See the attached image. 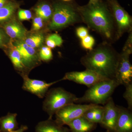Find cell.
<instances>
[{
	"label": "cell",
	"mask_w": 132,
	"mask_h": 132,
	"mask_svg": "<svg viewBox=\"0 0 132 132\" xmlns=\"http://www.w3.org/2000/svg\"><path fill=\"white\" fill-rule=\"evenodd\" d=\"M115 79H106L100 81L88 88L82 97L77 98L75 103L104 105L113 94L116 88L120 86Z\"/></svg>",
	"instance_id": "277c9868"
},
{
	"label": "cell",
	"mask_w": 132,
	"mask_h": 132,
	"mask_svg": "<svg viewBox=\"0 0 132 132\" xmlns=\"http://www.w3.org/2000/svg\"><path fill=\"white\" fill-rule=\"evenodd\" d=\"M118 115V106L112 97L104 105V113L101 125L107 130L114 132Z\"/></svg>",
	"instance_id": "7c38bea8"
},
{
	"label": "cell",
	"mask_w": 132,
	"mask_h": 132,
	"mask_svg": "<svg viewBox=\"0 0 132 132\" xmlns=\"http://www.w3.org/2000/svg\"><path fill=\"white\" fill-rule=\"evenodd\" d=\"M118 115L114 132H132V113L128 108L118 106Z\"/></svg>",
	"instance_id": "5bb4252c"
},
{
	"label": "cell",
	"mask_w": 132,
	"mask_h": 132,
	"mask_svg": "<svg viewBox=\"0 0 132 132\" xmlns=\"http://www.w3.org/2000/svg\"><path fill=\"white\" fill-rule=\"evenodd\" d=\"M43 102L42 109L48 114V118L62 107L75 102L78 97L61 87L54 88L48 90Z\"/></svg>",
	"instance_id": "5b68a950"
},
{
	"label": "cell",
	"mask_w": 132,
	"mask_h": 132,
	"mask_svg": "<svg viewBox=\"0 0 132 132\" xmlns=\"http://www.w3.org/2000/svg\"><path fill=\"white\" fill-rule=\"evenodd\" d=\"M132 53V43L126 42L119 54L116 71L115 79L120 85L125 86L132 82V66L130 60Z\"/></svg>",
	"instance_id": "8992f818"
},
{
	"label": "cell",
	"mask_w": 132,
	"mask_h": 132,
	"mask_svg": "<svg viewBox=\"0 0 132 132\" xmlns=\"http://www.w3.org/2000/svg\"><path fill=\"white\" fill-rule=\"evenodd\" d=\"M81 45L85 49L91 51L93 49L95 40L92 36L87 35L86 37L81 39Z\"/></svg>",
	"instance_id": "484cf974"
},
{
	"label": "cell",
	"mask_w": 132,
	"mask_h": 132,
	"mask_svg": "<svg viewBox=\"0 0 132 132\" xmlns=\"http://www.w3.org/2000/svg\"><path fill=\"white\" fill-rule=\"evenodd\" d=\"M76 34L80 39L86 37L88 35V29L84 27H80L76 29Z\"/></svg>",
	"instance_id": "4dcf8cb0"
},
{
	"label": "cell",
	"mask_w": 132,
	"mask_h": 132,
	"mask_svg": "<svg viewBox=\"0 0 132 132\" xmlns=\"http://www.w3.org/2000/svg\"><path fill=\"white\" fill-rule=\"evenodd\" d=\"M11 1H13V0H11Z\"/></svg>",
	"instance_id": "8d00e7d4"
},
{
	"label": "cell",
	"mask_w": 132,
	"mask_h": 132,
	"mask_svg": "<svg viewBox=\"0 0 132 132\" xmlns=\"http://www.w3.org/2000/svg\"><path fill=\"white\" fill-rule=\"evenodd\" d=\"M95 104L72 103L65 106L55 113V120L62 125H67L72 120L82 116L85 111Z\"/></svg>",
	"instance_id": "ba28073f"
},
{
	"label": "cell",
	"mask_w": 132,
	"mask_h": 132,
	"mask_svg": "<svg viewBox=\"0 0 132 132\" xmlns=\"http://www.w3.org/2000/svg\"><path fill=\"white\" fill-rule=\"evenodd\" d=\"M45 39L44 34L38 32H32L29 35H27L22 41L27 45L36 49L42 47Z\"/></svg>",
	"instance_id": "44dd1931"
},
{
	"label": "cell",
	"mask_w": 132,
	"mask_h": 132,
	"mask_svg": "<svg viewBox=\"0 0 132 132\" xmlns=\"http://www.w3.org/2000/svg\"><path fill=\"white\" fill-rule=\"evenodd\" d=\"M44 21L39 16H36L33 20L32 31V32H38L43 28L44 26Z\"/></svg>",
	"instance_id": "4316f807"
},
{
	"label": "cell",
	"mask_w": 132,
	"mask_h": 132,
	"mask_svg": "<svg viewBox=\"0 0 132 132\" xmlns=\"http://www.w3.org/2000/svg\"><path fill=\"white\" fill-rule=\"evenodd\" d=\"M77 9L82 21L100 34L105 42L110 43L117 40L113 17L107 4L100 0Z\"/></svg>",
	"instance_id": "6da1fadb"
},
{
	"label": "cell",
	"mask_w": 132,
	"mask_h": 132,
	"mask_svg": "<svg viewBox=\"0 0 132 132\" xmlns=\"http://www.w3.org/2000/svg\"><path fill=\"white\" fill-rule=\"evenodd\" d=\"M17 113H8L0 118V132H11L19 128Z\"/></svg>",
	"instance_id": "d6986e66"
},
{
	"label": "cell",
	"mask_w": 132,
	"mask_h": 132,
	"mask_svg": "<svg viewBox=\"0 0 132 132\" xmlns=\"http://www.w3.org/2000/svg\"><path fill=\"white\" fill-rule=\"evenodd\" d=\"M53 12L48 29L56 31L82 22L77 7L68 3L57 2L53 6Z\"/></svg>",
	"instance_id": "3957f363"
},
{
	"label": "cell",
	"mask_w": 132,
	"mask_h": 132,
	"mask_svg": "<svg viewBox=\"0 0 132 132\" xmlns=\"http://www.w3.org/2000/svg\"><path fill=\"white\" fill-rule=\"evenodd\" d=\"M12 43L19 51L22 63L29 73L42 64L39 53L22 40H13Z\"/></svg>",
	"instance_id": "9c48e42d"
},
{
	"label": "cell",
	"mask_w": 132,
	"mask_h": 132,
	"mask_svg": "<svg viewBox=\"0 0 132 132\" xmlns=\"http://www.w3.org/2000/svg\"><path fill=\"white\" fill-rule=\"evenodd\" d=\"M4 50L12 62L15 69L18 71V73L20 75H28L29 73L22 63L19 51L12 44V40L10 44Z\"/></svg>",
	"instance_id": "9a60e30c"
},
{
	"label": "cell",
	"mask_w": 132,
	"mask_h": 132,
	"mask_svg": "<svg viewBox=\"0 0 132 132\" xmlns=\"http://www.w3.org/2000/svg\"><path fill=\"white\" fill-rule=\"evenodd\" d=\"M61 79L62 81H71L90 88L100 81L106 79L93 71L86 69L85 71L81 72L73 71L67 73Z\"/></svg>",
	"instance_id": "30bf717a"
},
{
	"label": "cell",
	"mask_w": 132,
	"mask_h": 132,
	"mask_svg": "<svg viewBox=\"0 0 132 132\" xmlns=\"http://www.w3.org/2000/svg\"><path fill=\"white\" fill-rule=\"evenodd\" d=\"M108 4L115 24L116 39H119L125 33L131 32L132 17L117 0H109Z\"/></svg>",
	"instance_id": "52a82bcc"
},
{
	"label": "cell",
	"mask_w": 132,
	"mask_h": 132,
	"mask_svg": "<svg viewBox=\"0 0 132 132\" xmlns=\"http://www.w3.org/2000/svg\"><path fill=\"white\" fill-rule=\"evenodd\" d=\"M45 43L47 46L50 48L60 47L63 42L61 36L57 34H53L48 36L45 39Z\"/></svg>",
	"instance_id": "7402d4cb"
},
{
	"label": "cell",
	"mask_w": 132,
	"mask_h": 132,
	"mask_svg": "<svg viewBox=\"0 0 132 132\" xmlns=\"http://www.w3.org/2000/svg\"><path fill=\"white\" fill-rule=\"evenodd\" d=\"M104 113V106L97 105L95 107L94 122L96 124L101 123Z\"/></svg>",
	"instance_id": "f1b7e54d"
},
{
	"label": "cell",
	"mask_w": 132,
	"mask_h": 132,
	"mask_svg": "<svg viewBox=\"0 0 132 132\" xmlns=\"http://www.w3.org/2000/svg\"><path fill=\"white\" fill-rule=\"evenodd\" d=\"M110 44L104 42L89 51L80 60L86 69L93 71L106 79H115L119 55Z\"/></svg>",
	"instance_id": "7a4b0ae2"
},
{
	"label": "cell",
	"mask_w": 132,
	"mask_h": 132,
	"mask_svg": "<svg viewBox=\"0 0 132 132\" xmlns=\"http://www.w3.org/2000/svg\"><path fill=\"white\" fill-rule=\"evenodd\" d=\"M17 15L18 19L21 21L29 20L32 17L31 11L28 10L19 9Z\"/></svg>",
	"instance_id": "83f0119b"
},
{
	"label": "cell",
	"mask_w": 132,
	"mask_h": 132,
	"mask_svg": "<svg viewBox=\"0 0 132 132\" xmlns=\"http://www.w3.org/2000/svg\"><path fill=\"white\" fill-rule=\"evenodd\" d=\"M11 40L4 29L0 27V48L5 49L10 44Z\"/></svg>",
	"instance_id": "cb8c5ba5"
},
{
	"label": "cell",
	"mask_w": 132,
	"mask_h": 132,
	"mask_svg": "<svg viewBox=\"0 0 132 132\" xmlns=\"http://www.w3.org/2000/svg\"><path fill=\"white\" fill-rule=\"evenodd\" d=\"M9 1V0H0V9L4 6Z\"/></svg>",
	"instance_id": "d6a6232c"
},
{
	"label": "cell",
	"mask_w": 132,
	"mask_h": 132,
	"mask_svg": "<svg viewBox=\"0 0 132 132\" xmlns=\"http://www.w3.org/2000/svg\"><path fill=\"white\" fill-rule=\"evenodd\" d=\"M20 76L23 80L22 89L35 95L40 98H43L45 97L51 86L62 81L60 79L53 82H47L44 81L30 79L27 75Z\"/></svg>",
	"instance_id": "8fae6325"
},
{
	"label": "cell",
	"mask_w": 132,
	"mask_h": 132,
	"mask_svg": "<svg viewBox=\"0 0 132 132\" xmlns=\"http://www.w3.org/2000/svg\"><path fill=\"white\" fill-rule=\"evenodd\" d=\"M97 105H95L94 106L91 108L88 109L86 111H85L82 116L91 122L94 123V116L95 112V107L97 106Z\"/></svg>",
	"instance_id": "f546056e"
},
{
	"label": "cell",
	"mask_w": 132,
	"mask_h": 132,
	"mask_svg": "<svg viewBox=\"0 0 132 132\" xmlns=\"http://www.w3.org/2000/svg\"><path fill=\"white\" fill-rule=\"evenodd\" d=\"M19 6L18 3L9 1L0 9V26L14 18L15 14Z\"/></svg>",
	"instance_id": "ac0fdd59"
},
{
	"label": "cell",
	"mask_w": 132,
	"mask_h": 132,
	"mask_svg": "<svg viewBox=\"0 0 132 132\" xmlns=\"http://www.w3.org/2000/svg\"><path fill=\"white\" fill-rule=\"evenodd\" d=\"M100 1V0H90L89 3H95L98 2Z\"/></svg>",
	"instance_id": "836d02e7"
},
{
	"label": "cell",
	"mask_w": 132,
	"mask_h": 132,
	"mask_svg": "<svg viewBox=\"0 0 132 132\" xmlns=\"http://www.w3.org/2000/svg\"><path fill=\"white\" fill-rule=\"evenodd\" d=\"M37 16H39L45 21H50L53 12V7L47 2H43L34 8Z\"/></svg>",
	"instance_id": "ffe728a7"
},
{
	"label": "cell",
	"mask_w": 132,
	"mask_h": 132,
	"mask_svg": "<svg viewBox=\"0 0 132 132\" xmlns=\"http://www.w3.org/2000/svg\"><path fill=\"white\" fill-rule=\"evenodd\" d=\"M28 127L26 125H22L18 129L11 132H24L28 130Z\"/></svg>",
	"instance_id": "1f68e13d"
},
{
	"label": "cell",
	"mask_w": 132,
	"mask_h": 132,
	"mask_svg": "<svg viewBox=\"0 0 132 132\" xmlns=\"http://www.w3.org/2000/svg\"><path fill=\"white\" fill-rule=\"evenodd\" d=\"M97 125L81 116L72 120L67 125L71 132H91L95 129Z\"/></svg>",
	"instance_id": "e0dca14e"
},
{
	"label": "cell",
	"mask_w": 132,
	"mask_h": 132,
	"mask_svg": "<svg viewBox=\"0 0 132 132\" xmlns=\"http://www.w3.org/2000/svg\"><path fill=\"white\" fill-rule=\"evenodd\" d=\"M62 1H64L65 2H68L71 1V0H62Z\"/></svg>",
	"instance_id": "e575fe53"
},
{
	"label": "cell",
	"mask_w": 132,
	"mask_h": 132,
	"mask_svg": "<svg viewBox=\"0 0 132 132\" xmlns=\"http://www.w3.org/2000/svg\"><path fill=\"white\" fill-rule=\"evenodd\" d=\"M39 55L41 61L47 62L53 59V55L52 50L47 46H43L40 47L39 52Z\"/></svg>",
	"instance_id": "603a6c76"
},
{
	"label": "cell",
	"mask_w": 132,
	"mask_h": 132,
	"mask_svg": "<svg viewBox=\"0 0 132 132\" xmlns=\"http://www.w3.org/2000/svg\"><path fill=\"white\" fill-rule=\"evenodd\" d=\"M35 132H71L69 128L48 118L46 120L39 122L35 127Z\"/></svg>",
	"instance_id": "2e32d148"
},
{
	"label": "cell",
	"mask_w": 132,
	"mask_h": 132,
	"mask_svg": "<svg viewBox=\"0 0 132 132\" xmlns=\"http://www.w3.org/2000/svg\"><path fill=\"white\" fill-rule=\"evenodd\" d=\"M126 90L123 94V97L127 102L128 108L130 111L132 110V83L125 86Z\"/></svg>",
	"instance_id": "d4e9b609"
},
{
	"label": "cell",
	"mask_w": 132,
	"mask_h": 132,
	"mask_svg": "<svg viewBox=\"0 0 132 132\" xmlns=\"http://www.w3.org/2000/svg\"><path fill=\"white\" fill-rule=\"evenodd\" d=\"M106 132H109V131H108V130H106Z\"/></svg>",
	"instance_id": "d590c367"
},
{
	"label": "cell",
	"mask_w": 132,
	"mask_h": 132,
	"mask_svg": "<svg viewBox=\"0 0 132 132\" xmlns=\"http://www.w3.org/2000/svg\"><path fill=\"white\" fill-rule=\"evenodd\" d=\"M0 27L12 40H23L28 33L25 27L15 18Z\"/></svg>",
	"instance_id": "4fadbf2b"
}]
</instances>
